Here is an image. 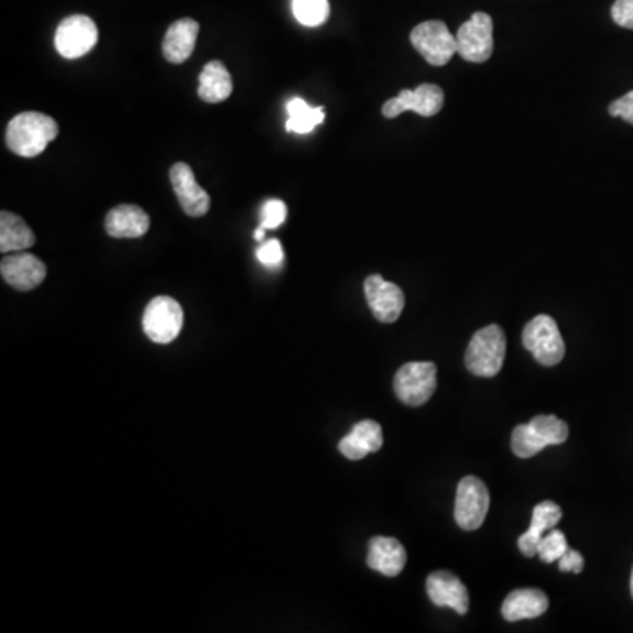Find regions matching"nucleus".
<instances>
[{
  "label": "nucleus",
  "mask_w": 633,
  "mask_h": 633,
  "mask_svg": "<svg viewBox=\"0 0 633 633\" xmlns=\"http://www.w3.org/2000/svg\"><path fill=\"white\" fill-rule=\"evenodd\" d=\"M58 135V123L48 114L25 111L9 122L6 143L20 157H37Z\"/></svg>",
  "instance_id": "f257e3e1"
},
{
  "label": "nucleus",
  "mask_w": 633,
  "mask_h": 633,
  "mask_svg": "<svg viewBox=\"0 0 633 633\" xmlns=\"http://www.w3.org/2000/svg\"><path fill=\"white\" fill-rule=\"evenodd\" d=\"M506 340L505 332L496 324L485 326L473 335L465 363L468 372L477 376H494L502 372L505 361Z\"/></svg>",
  "instance_id": "f03ea898"
},
{
  "label": "nucleus",
  "mask_w": 633,
  "mask_h": 633,
  "mask_svg": "<svg viewBox=\"0 0 633 633\" xmlns=\"http://www.w3.org/2000/svg\"><path fill=\"white\" fill-rule=\"evenodd\" d=\"M523 346L544 367L561 363L565 356V341L558 324L549 315H537L524 326Z\"/></svg>",
  "instance_id": "7ed1b4c3"
},
{
  "label": "nucleus",
  "mask_w": 633,
  "mask_h": 633,
  "mask_svg": "<svg viewBox=\"0 0 633 633\" xmlns=\"http://www.w3.org/2000/svg\"><path fill=\"white\" fill-rule=\"evenodd\" d=\"M184 328V310L170 296L153 297L143 314L144 335L159 346H167Z\"/></svg>",
  "instance_id": "20e7f679"
},
{
  "label": "nucleus",
  "mask_w": 633,
  "mask_h": 633,
  "mask_svg": "<svg viewBox=\"0 0 633 633\" xmlns=\"http://www.w3.org/2000/svg\"><path fill=\"white\" fill-rule=\"evenodd\" d=\"M412 46L423 55L432 66H446L458 53L456 35L440 20H429L415 26L411 34Z\"/></svg>",
  "instance_id": "39448f33"
},
{
  "label": "nucleus",
  "mask_w": 633,
  "mask_h": 633,
  "mask_svg": "<svg viewBox=\"0 0 633 633\" xmlns=\"http://www.w3.org/2000/svg\"><path fill=\"white\" fill-rule=\"evenodd\" d=\"M437 389V367L428 361L403 364L394 376V393L405 405L421 406Z\"/></svg>",
  "instance_id": "423d86ee"
},
{
  "label": "nucleus",
  "mask_w": 633,
  "mask_h": 633,
  "mask_svg": "<svg viewBox=\"0 0 633 633\" xmlns=\"http://www.w3.org/2000/svg\"><path fill=\"white\" fill-rule=\"evenodd\" d=\"M490 511V491L479 477L461 479L456 491L455 517L459 528L473 532L484 523Z\"/></svg>",
  "instance_id": "0eeeda50"
},
{
  "label": "nucleus",
  "mask_w": 633,
  "mask_h": 633,
  "mask_svg": "<svg viewBox=\"0 0 633 633\" xmlns=\"http://www.w3.org/2000/svg\"><path fill=\"white\" fill-rule=\"evenodd\" d=\"M97 40H99V32L92 18L73 14V17L64 18L58 25L55 32V48L62 57L73 61V58H81L92 52Z\"/></svg>",
  "instance_id": "6e6552de"
},
{
  "label": "nucleus",
  "mask_w": 633,
  "mask_h": 633,
  "mask_svg": "<svg viewBox=\"0 0 633 633\" xmlns=\"http://www.w3.org/2000/svg\"><path fill=\"white\" fill-rule=\"evenodd\" d=\"M458 53L463 61L482 64L490 61L493 55V20L490 14L473 13L467 23L459 26L458 34Z\"/></svg>",
  "instance_id": "1a4fd4ad"
},
{
  "label": "nucleus",
  "mask_w": 633,
  "mask_h": 633,
  "mask_svg": "<svg viewBox=\"0 0 633 633\" xmlns=\"http://www.w3.org/2000/svg\"><path fill=\"white\" fill-rule=\"evenodd\" d=\"M444 90L438 85L423 84L415 90H402L394 99L382 106L385 119H396L405 111H415L421 117H433L444 108Z\"/></svg>",
  "instance_id": "9d476101"
},
{
  "label": "nucleus",
  "mask_w": 633,
  "mask_h": 633,
  "mask_svg": "<svg viewBox=\"0 0 633 633\" xmlns=\"http://www.w3.org/2000/svg\"><path fill=\"white\" fill-rule=\"evenodd\" d=\"M364 296L370 310L380 323H396L405 308V294L402 288L380 275L364 280Z\"/></svg>",
  "instance_id": "9b49d317"
},
{
  "label": "nucleus",
  "mask_w": 633,
  "mask_h": 633,
  "mask_svg": "<svg viewBox=\"0 0 633 633\" xmlns=\"http://www.w3.org/2000/svg\"><path fill=\"white\" fill-rule=\"evenodd\" d=\"M171 185L178 196L179 206L188 217H205L210 211V196L197 184L193 167L176 162L170 171Z\"/></svg>",
  "instance_id": "f8f14e48"
},
{
  "label": "nucleus",
  "mask_w": 633,
  "mask_h": 633,
  "mask_svg": "<svg viewBox=\"0 0 633 633\" xmlns=\"http://www.w3.org/2000/svg\"><path fill=\"white\" fill-rule=\"evenodd\" d=\"M0 273L6 284L26 293L43 284L46 279V266L32 253L14 252L2 259Z\"/></svg>",
  "instance_id": "ddd939ff"
},
{
  "label": "nucleus",
  "mask_w": 633,
  "mask_h": 633,
  "mask_svg": "<svg viewBox=\"0 0 633 633\" xmlns=\"http://www.w3.org/2000/svg\"><path fill=\"white\" fill-rule=\"evenodd\" d=\"M429 599L438 608L455 609L458 614H467L470 608V594L467 586L459 581L455 574L447 570L433 572L426 581Z\"/></svg>",
  "instance_id": "4468645a"
},
{
  "label": "nucleus",
  "mask_w": 633,
  "mask_h": 633,
  "mask_svg": "<svg viewBox=\"0 0 633 633\" xmlns=\"http://www.w3.org/2000/svg\"><path fill=\"white\" fill-rule=\"evenodd\" d=\"M561 515H564V512H561V506L558 503L550 502V500L538 503L533 509L532 524H530L528 532L523 533L520 541H517L521 553L524 556H528V558L537 555L542 537L555 528L556 524L561 521Z\"/></svg>",
  "instance_id": "2eb2a0df"
},
{
  "label": "nucleus",
  "mask_w": 633,
  "mask_h": 633,
  "mask_svg": "<svg viewBox=\"0 0 633 633\" xmlns=\"http://www.w3.org/2000/svg\"><path fill=\"white\" fill-rule=\"evenodd\" d=\"M199 23L193 18H182L167 29L162 43V53L171 64H184L196 48Z\"/></svg>",
  "instance_id": "dca6fc26"
},
{
  "label": "nucleus",
  "mask_w": 633,
  "mask_h": 633,
  "mask_svg": "<svg viewBox=\"0 0 633 633\" xmlns=\"http://www.w3.org/2000/svg\"><path fill=\"white\" fill-rule=\"evenodd\" d=\"M368 567L388 577H396L406 565V550L402 542L391 537H373L367 558Z\"/></svg>",
  "instance_id": "f3484780"
},
{
  "label": "nucleus",
  "mask_w": 633,
  "mask_h": 633,
  "mask_svg": "<svg viewBox=\"0 0 633 633\" xmlns=\"http://www.w3.org/2000/svg\"><path fill=\"white\" fill-rule=\"evenodd\" d=\"M382 444H384V435H382L380 424L368 419L356 424L352 432L346 438H341L338 449L347 459L359 461L380 450Z\"/></svg>",
  "instance_id": "a211bd4d"
},
{
  "label": "nucleus",
  "mask_w": 633,
  "mask_h": 633,
  "mask_svg": "<svg viewBox=\"0 0 633 633\" xmlns=\"http://www.w3.org/2000/svg\"><path fill=\"white\" fill-rule=\"evenodd\" d=\"M105 228L111 238H141L149 232L150 217L140 206H114L106 215Z\"/></svg>",
  "instance_id": "6ab92c4d"
},
{
  "label": "nucleus",
  "mask_w": 633,
  "mask_h": 633,
  "mask_svg": "<svg viewBox=\"0 0 633 633\" xmlns=\"http://www.w3.org/2000/svg\"><path fill=\"white\" fill-rule=\"evenodd\" d=\"M549 608L547 594L541 590H515L506 597L502 614L506 621L533 620L544 614Z\"/></svg>",
  "instance_id": "aec40b11"
},
{
  "label": "nucleus",
  "mask_w": 633,
  "mask_h": 633,
  "mask_svg": "<svg viewBox=\"0 0 633 633\" xmlns=\"http://www.w3.org/2000/svg\"><path fill=\"white\" fill-rule=\"evenodd\" d=\"M197 94L208 105H219L229 99L232 94V78L222 62L211 61L210 64H206L199 75Z\"/></svg>",
  "instance_id": "412c9836"
},
{
  "label": "nucleus",
  "mask_w": 633,
  "mask_h": 633,
  "mask_svg": "<svg viewBox=\"0 0 633 633\" xmlns=\"http://www.w3.org/2000/svg\"><path fill=\"white\" fill-rule=\"evenodd\" d=\"M35 243V234L25 220L11 211L0 214V250L2 253L23 252Z\"/></svg>",
  "instance_id": "4be33fe9"
},
{
  "label": "nucleus",
  "mask_w": 633,
  "mask_h": 633,
  "mask_svg": "<svg viewBox=\"0 0 633 633\" xmlns=\"http://www.w3.org/2000/svg\"><path fill=\"white\" fill-rule=\"evenodd\" d=\"M288 120L285 123L288 132H296V134H308L314 131L315 127L324 122V108H312L306 105L299 97H294L293 101L287 105Z\"/></svg>",
  "instance_id": "5701e85b"
},
{
  "label": "nucleus",
  "mask_w": 633,
  "mask_h": 633,
  "mask_svg": "<svg viewBox=\"0 0 633 633\" xmlns=\"http://www.w3.org/2000/svg\"><path fill=\"white\" fill-rule=\"evenodd\" d=\"M546 441L538 437V433L528 424H520L512 432V452L517 458L528 459L546 449Z\"/></svg>",
  "instance_id": "b1692460"
},
{
  "label": "nucleus",
  "mask_w": 633,
  "mask_h": 633,
  "mask_svg": "<svg viewBox=\"0 0 633 633\" xmlns=\"http://www.w3.org/2000/svg\"><path fill=\"white\" fill-rule=\"evenodd\" d=\"M538 437L546 441L547 446H559L568 438V424L565 421L558 419L556 415H535L530 421Z\"/></svg>",
  "instance_id": "393cba45"
},
{
  "label": "nucleus",
  "mask_w": 633,
  "mask_h": 633,
  "mask_svg": "<svg viewBox=\"0 0 633 633\" xmlns=\"http://www.w3.org/2000/svg\"><path fill=\"white\" fill-rule=\"evenodd\" d=\"M293 13L305 26L323 25L329 17L328 0H293Z\"/></svg>",
  "instance_id": "a878e982"
},
{
  "label": "nucleus",
  "mask_w": 633,
  "mask_h": 633,
  "mask_svg": "<svg viewBox=\"0 0 633 633\" xmlns=\"http://www.w3.org/2000/svg\"><path fill=\"white\" fill-rule=\"evenodd\" d=\"M568 549H570V547H568L567 537H565L564 532L553 528L542 537L541 544H538L537 555L541 556L544 564H555V561H559V558H561Z\"/></svg>",
  "instance_id": "bb28decb"
},
{
  "label": "nucleus",
  "mask_w": 633,
  "mask_h": 633,
  "mask_svg": "<svg viewBox=\"0 0 633 633\" xmlns=\"http://www.w3.org/2000/svg\"><path fill=\"white\" fill-rule=\"evenodd\" d=\"M287 219V206L282 199H270L262 205L261 226L264 229H279Z\"/></svg>",
  "instance_id": "cd10ccee"
},
{
  "label": "nucleus",
  "mask_w": 633,
  "mask_h": 633,
  "mask_svg": "<svg viewBox=\"0 0 633 633\" xmlns=\"http://www.w3.org/2000/svg\"><path fill=\"white\" fill-rule=\"evenodd\" d=\"M258 259L262 266L279 268L284 262V249L279 240L266 241L259 247Z\"/></svg>",
  "instance_id": "c85d7f7f"
},
{
  "label": "nucleus",
  "mask_w": 633,
  "mask_h": 633,
  "mask_svg": "<svg viewBox=\"0 0 633 633\" xmlns=\"http://www.w3.org/2000/svg\"><path fill=\"white\" fill-rule=\"evenodd\" d=\"M611 14L618 25L633 31V0H616L612 4Z\"/></svg>",
  "instance_id": "c756f323"
},
{
  "label": "nucleus",
  "mask_w": 633,
  "mask_h": 633,
  "mask_svg": "<svg viewBox=\"0 0 633 633\" xmlns=\"http://www.w3.org/2000/svg\"><path fill=\"white\" fill-rule=\"evenodd\" d=\"M609 113H611L612 117H620V119L633 123V90L626 94V96L620 97L618 101L611 102Z\"/></svg>",
  "instance_id": "7c9ffc66"
},
{
  "label": "nucleus",
  "mask_w": 633,
  "mask_h": 633,
  "mask_svg": "<svg viewBox=\"0 0 633 633\" xmlns=\"http://www.w3.org/2000/svg\"><path fill=\"white\" fill-rule=\"evenodd\" d=\"M561 572L581 574L585 568V558L579 550L568 549L558 561Z\"/></svg>",
  "instance_id": "2f4dec72"
},
{
  "label": "nucleus",
  "mask_w": 633,
  "mask_h": 633,
  "mask_svg": "<svg viewBox=\"0 0 633 633\" xmlns=\"http://www.w3.org/2000/svg\"><path fill=\"white\" fill-rule=\"evenodd\" d=\"M264 234H266V229L262 228L261 226L258 231L253 232V238H255L258 241H262L264 240Z\"/></svg>",
  "instance_id": "473e14b6"
},
{
  "label": "nucleus",
  "mask_w": 633,
  "mask_h": 633,
  "mask_svg": "<svg viewBox=\"0 0 633 633\" xmlns=\"http://www.w3.org/2000/svg\"><path fill=\"white\" fill-rule=\"evenodd\" d=\"M630 591H632L633 597V570H632V577H630Z\"/></svg>",
  "instance_id": "72a5a7b5"
}]
</instances>
